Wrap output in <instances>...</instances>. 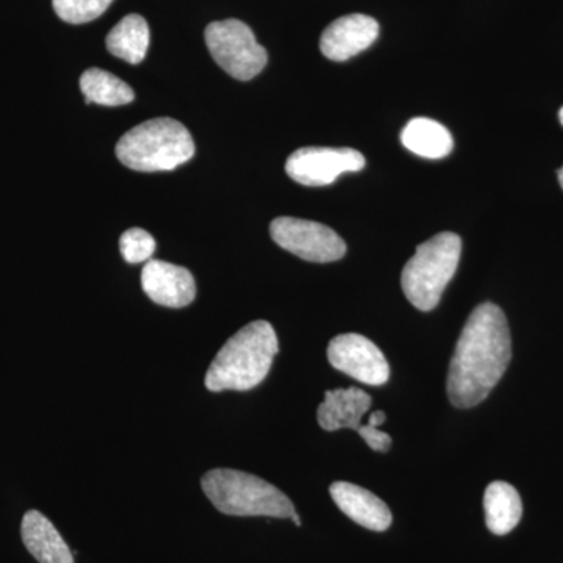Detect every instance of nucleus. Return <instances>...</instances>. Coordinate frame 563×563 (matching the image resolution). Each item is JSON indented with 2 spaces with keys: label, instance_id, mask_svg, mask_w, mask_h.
<instances>
[{
  "label": "nucleus",
  "instance_id": "f257e3e1",
  "mask_svg": "<svg viewBox=\"0 0 563 563\" xmlns=\"http://www.w3.org/2000/svg\"><path fill=\"white\" fill-rule=\"evenodd\" d=\"M512 358L509 322L498 306H477L463 325L448 373V398L457 409L487 399Z\"/></svg>",
  "mask_w": 563,
  "mask_h": 563
},
{
  "label": "nucleus",
  "instance_id": "f03ea898",
  "mask_svg": "<svg viewBox=\"0 0 563 563\" xmlns=\"http://www.w3.org/2000/svg\"><path fill=\"white\" fill-rule=\"evenodd\" d=\"M279 352V340L268 321L240 329L221 347L206 374L207 390L247 391L261 385Z\"/></svg>",
  "mask_w": 563,
  "mask_h": 563
},
{
  "label": "nucleus",
  "instance_id": "7ed1b4c3",
  "mask_svg": "<svg viewBox=\"0 0 563 563\" xmlns=\"http://www.w3.org/2000/svg\"><path fill=\"white\" fill-rule=\"evenodd\" d=\"M195 152L191 133L172 118L143 122L117 144V157L122 165L140 173L173 172L191 161Z\"/></svg>",
  "mask_w": 563,
  "mask_h": 563
},
{
  "label": "nucleus",
  "instance_id": "20e7f679",
  "mask_svg": "<svg viewBox=\"0 0 563 563\" xmlns=\"http://www.w3.org/2000/svg\"><path fill=\"white\" fill-rule=\"evenodd\" d=\"M201 485L210 503L231 517L291 518L296 514L285 493L254 474L211 470L203 474Z\"/></svg>",
  "mask_w": 563,
  "mask_h": 563
},
{
  "label": "nucleus",
  "instance_id": "39448f33",
  "mask_svg": "<svg viewBox=\"0 0 563 563\" xmlns=\"http://www.w3.org/2000/svg\"><path fill=\"white\" fill-rule=\"evenodd\" d=\"M462 254L457 233L443 232L421 243L404 266V295L421 312H431L439 306L444 288L453 280Z\"/></svg>",
  "mask_w": 563,
  "mask_h": 563
},
{
  "label": "nucleus",
  "instance_id": "423d86ee",
  "mask_svg": "<svg viewBox=\"0 0 563 563\" xmlns=\"http://www.w3.org/2000/svg\"><path fill=\"white\" fill-rule=\"evenodd\" d=\"M373 399L362 388H335L328 390L324 401L318 407V422L324 431L333 432L340 429H352L365 440L374 451L387 453L391 446V437L380 432L379 426L387 420V415L379 410L369 417L368 424H361V420L372 407Z\"/></svg>",
  "mask_w": 563,
  "mask_h": 563
},
{
  "label": "nucleus",
  "instance_id": "0eeeda50",
  "mask_svg": "<svg viewBox=\"0 0 563 563\" xmlns=\"http://www.w3.org/2000/svg\"><path fill=\"white\" fill-rule=\"evenodd\" d=\"M206 43L214 62L236 80L254 79L268 63L265 47L257 43L250 25L239 20L211 22Z\"/></svg>",
  "mask_w": 563,
  "mask_h": 563
},
{
  "label": "nucleus",
  "instance_id": "6e6552de",
  "mask_svg": "<svg viewBox=\"0 0 563 563\" xmlns=\"http://www.w3.org/2000/svg\"><path fill=\"white\" fill-rule=\"evenodd\" d=\"M269 231L274 243L302 261L336 262L346 254V243L342 236L320 222L282 217L272 222Z\"/></svg>",
  "mask_w": 563,
  "mask_h": 563
},
{
  "label": "nucleus",
  "instance_id": "1a4fd4ad",
  "mask_svg": "<svg viewBox=\"0 0 563 563\" xmlns=\"http://www.w3.org/2000/svg\"><path fill=\"white\" fill-rule=\"evenodd\" d=\"M361 152L351 147H301L285 163V172L306 187H325L346 173L365 168Z\"/></svg>",
  "mask_w": 563,
  "mask_h": 563
},
{
  "label": "nucleus",
  "instance_id": "9d476101",
  "mask_svg": "<svg viewBox=\"0 0 563 563\" xmlns=\"http://www.w3.org/2000/svg\"><path fill=\"white\" fill-rule=\"evenodd\" d=\"M329 363L358 383L380 387L390 379V365L383 351L358 333L333 336L328 346Z\"/></svg>",
  "mask_w": 563,
  "mask_h": 563
},
{
  "label": "nucleus",
  "instance_id": "9b49d317",
  "mask_svg": "<svg viewBox=\"0 0 563 563\" xmlns=\"http://www.w3.org/2000/svg\"><path fill=\"white\" fill-rule=\"evenodd\" d=\"M141 287L158 306L181 309L196 298V282L184 266L162 261H151L141 272Z\"/></svg>",
  "mask_w": 563,
  "mask_h": 563
},
{
  "label": "nucleus",
  "instance_id": "f8f14e48",
  "mask_svg": "<svg viewBox=\"0 0 563 563\" xmlns=\"http://www.w3.org/2000/svg\"><path fill=\"white\" fill-rule=\"evenodd\" d=\"M379 36V24L366 14H347L322 32V55L332 62H346L368 49Z\"/></svg>",
  "mask_w": 563,
  "mask_h": 563
},
{
  "label": "nucleus",
  "instance_id": "ddd939ff",
  "mask_svg": "<svg viewBox=\"0 0 563 563\" xmlns=\"http://www.w3.org/2000/svg\"><path fill=\"white\" fill-rule=\"evenodd\" d=\"M329 492L336 507L354 523L374 532H384L390 528V509L374 493L351 483H333Z\"/></svg>",
  "mask_w": 563,
  "mask_h": 563
},
{
  "label": "nucleus",
  "instance_id": "4468645a",
  "mask_svg": "<svg viewBox=\"0 0 563 563\" xmlns=\"http://www.w3.org/2000/svg\"><path fill=\"white\" fill-rule=\"evenodd\" d=\"M21 536L29 553L40 563H74V555L60 532L38 510L24 515Z\"/></svg>",
  "mask_w": 563,
  "mask_h": 563
},
{
  "label": "nucleus",
  "instance_id": "2eb2a0df",
  "mask_svg": "<svg viewBox=\"0 0 563 563\" xmlns=\"http://www.w3.org/2000/svg\"><path fill=\"white\" fill-rule=\"evenodd\" d=\"M485 523L495 536L512 532L523 517L520 493L504 481L488 485L484 495Z\"/></svg>",
  "mask_w": 563,
  "mask_h": 563
},
{
  "label": "nucleus",
  "instance_id": "dca6fc26",
  "mask_svg": "<svg viewBox=\"0 0 563 563\" xmlns=\"http://www.w3.org/2000/svg\"><path fill=\"white\" fill-rule=\"evenodd\" d=\"M401 141L406 150L413 152L418 157L431 161L448 157L454 146L451 132L440 122L429 118H413L407 122Z\"/></svg>",
  "mask_w": 563,
  "mask_h": 563
},
{
  "label": "nucleus",
  "instance_id": "f3484780",
  "mask_svg": "<svg viewBox=\"0 0 563 563\" xmlns=\"http://www.w3.org/2000/svg\"><path fill=\"white\" fill-rule=\"evenodd\" d=\"M150 44V25L140 14H129L107 36V49L110 54L131 65H139L144 60Z\"/></svg>",
  "mask_w": 563,
  "mask_h": 563
},
{
  "label": "nucleus",
  "instance_id": "a211bd4d",
  "mask_svg": "<svg viewBox=\"0 0 563 563\" xmlns=\"http://www.w3.org/2000/svg\"><path fill=\"white\" fill-rule=\"evenodd\" d=\"M80 90L88 103L98 106L120 107L135 99V92L125 81L99 68L88 69L81 74Z\"/></svg>",
  "mask_w": 563,
  "mask_h": 563
},
{
  "label": "nucleus",
  "instance_id": "6ab92c4d",
  "mask_svg": "<svg viewBox=\"0 0 563 563\" xmlns=\"http://www.w3.org/2000/svg\"><path fill=\"white\" fill-rule=\"evenodd\" d=\"M113 0H52L55 13L69 24H87L101 16Z\"/></svg>",
  "mask_w": 563,
  "mask_h": 563
},
{
  "label": "nucleus",
  "instance_id": "aec40b11",
  "mask_svg": "<svg viewBox=\"0 0 563 563\" xmlns=\"http://www.w3.org/2000/svg\"><path fill=\"white\" fill-rule=\"evenodd\" d=\"M120 247L124 261L136 265V263L151 261L155 252V240L150 232L133 228L122 233Z\"/></svg>",
  "mask_w": 563,
  "mask_h": 563
},
{
  "label": "nucleus",
  "instance_id": "412c9836",
  "mask_svg": "<svg viewBox=\"0 0 563 563\" xmlns=\"http://www.w3.org/2000/svg\"><path fill=\"white\" fill-rule=\"evenodd\" d=\"M291 520L295 521L296 526H301L302 521L298 514L292 515Z\"/></svg>",
  "mask_w": 563,
  "mask_h": 563
},
{
  "label": "nucleus",
  "instance_id": "4be33fe9",
  "mask_svg": "<svg viewBox=\"0 0 563 563\" xmlns=\"http://www.w3.org/2000/svg\"><path fill=\"white\" fill-rule=\"evenodd\" d=\"M559 181H561V187L563 190V168L561 169V172H559Z\"/></svg>",
  "mask_w": 563,
  "mask_h": 563
},
{
  "label": "nucleus",
  "instance_id": "5701e85b",
  "mask_svg": "<svg viewBox=\"0 0 563 563\" xmlns=\"http://www.w3.org/2000/svg\"><path fill=\"white\" fill-rule=\"evenodd\" d=\"M559 120H561L562 125H563V107H562L561 111H559Z\"/></svg>",
  "mask_w": 563,
  "mask_h": 563
}]
</instances>
